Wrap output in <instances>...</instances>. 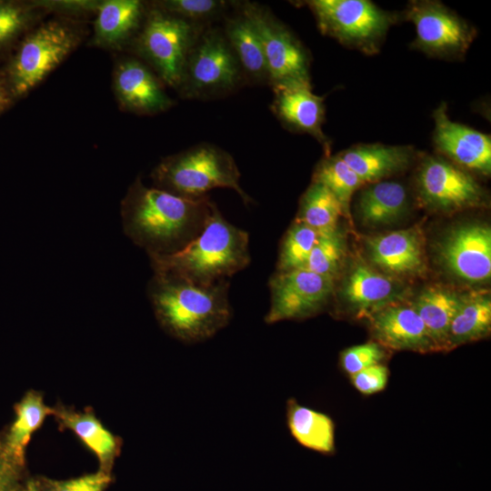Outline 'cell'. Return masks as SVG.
<instances>
[{"mask_svg":"<svg viewBox=\"0 0 491 491\" xmlns=\"http://www.w3.org/2000/svg\"><path fill=\"white\" fill-rule=\"evenodd\" d=\"M213 204L208 195L183 197L136 178L121 202L123 230L149 257L173 255L202 232Z\"/></svg>","mask_w":491,"mask_h":491,"instance_id":"cell-1","label":"cell"},{"mask_svg":"<svg viewBox=\"0 0 491 491\" xmlns=\"http://www.w3.org/2000/svg\"><path fill=\"white\" fill-rule=\"evenodd\" d=\"M229 280L210 286L189 282L175 275L154 271L147 295L160 325L185 343L213 337L232 318Z\"/></svg>","mask_w":491,"mask_h":491,"instance_id":"cell-2","label":"cell"},{"mask_svg":"<svg viewBox=\"0 0 491 491\" xmlns=\"http://www.w3.org/2000/svg\"><path fill=\"white\" fill-rule=\"evenodd\" d=\"M153 271L210 286L229 280L251 261L249 235L230 222L214 203L202 232L180 251L149 257Z\"/></svg>","mask_w":491,"mask_h":491,"instance_id":"cell-3","label":"cell"},{"mask_svg":"<svg viewBox=\"0 0 491 491\" xmlns=\"http://www.w3.org/2000/svg\"><path fill=\"white\" fill-rule=\"evenodd\" d=\"M151 176L155 187L179 196L199 198L221 187L235 190L246 205L252 202L240 185V172L232 155L211 144L201 143L165 157Z\"/></svg>","mask_w":491,"mask_h":491,"instance_id":"cell-4","label":"cell"},{"mask_svg":"<svg viewBox=\"0 0 491 491\" xmlns=\"http://www.w3.org/2000/svg\"><path fill=\"white\" fill-rule=\"evenodd\" d=\"M83 25L57 16L40 23L20 43L9 68L13 95L21 96L39 85L80 44Z\"/></svg>","mask_w":491,"mask_h":491,"instance_id":"cell-5","label":"cell"},{"mask_svg":"<svg viewBox=\"0 0 491 491\" xmlns=\"http://www.w3.org/2000/svg\"><path fill=\"white\" fill-rule=\"evenodd\" d=\"M320 32L366 55H376L398 16L367 0L306 2Z\"/></svg>","mask_w":491,"mask_h":491,"instance_id":"cell-6","label":"cell"},{"mask_svg":"<svg viewBox=\"0 0 491 491\" xmlns=\"http://www.w3.org/2000/svg\"><path fill=\"white\" fill-rule=\"evenodd\" d=\"M193 25L152 4L138 32L136 47L166 85L179 88L187 56L200 35Z\"/></svg>","mask_w":491,"mask_h":491,"instance_id":"cell-7","label":"cell"},{"mask_svg":"<svg viewBox=\"0 0 491 491\" xmlns=\"http://www.w3.org/2000/svg\"><path fill=\"white\" fill-rule=\"evenodd\" d=\"M242 69L225 34H200L187 56L179 89L187 97L215 95L233 90Z\"/></svg>","mask_w":491,"mask_h":491,"instance_id":"cell-8","label":"cell"},{"mask_svg":"<svg viewBox=\"0 0 491 491\" xmlns=\"http://www.w3.org/2000/svg\"><path fill=\"white\" fill-rule=\"evenodd\" d=\"M243 13L261 41L271 85H311L309 55L296 35L256 4H246Z\"/></svg>","mask_w":491,"mask_h":491,"instance_id":"cell-9","label":"cell"},{"mask_svg":"<svg viewBox=\"0 0 491 491\" xmlns=\"http://www.w3.org/2000/svg\"><path fill=\"white\" fill-rule=\"evenodd\" d=\"M416 186L422 205L434 212L455 213L483 206L487 201L485 190L470 174L436 155L423 157Z\"/></svg>","mask_w":491,"mask_h":491,"instance_id":"cell-10","label":"cell"},{"mask_svg":"<svg viewBox=\"0 0 491 491\" xmlns=\"http://www.w3.org/2000/svg\"><path fill=\"white\" fill-rule=\"evenodd\" d=\"M405 18L416 28L412 47L434 57L460 58L476 35L474 26L438 1H410Z\"/></svg>","mask_w":491,"mask_h":491,"instance_id":"cell-11","label":"cell"},{"mask_svg":"<svg viewBox=\"0 0 491 491\" xmlns=\"http://www.w3.org/2000/svg\"><path fill=\"white\" fill-rule=\"evenodd\" d=\"M270 307L267 325L299 320L320 313L335 294L336 280L306 268L276 272L268 281Z\"/></svg>","mask_w":491,"mask_h":491,"instance_id":"cell-12","label":"cell"},{"mask_svg":"<svg viewBox=\"0 0 491 491\" xmlns=\"http://www.w3.org/2000/svg\"><path fill=\"white\" fill-rule=\"evenodd\" d=\"M436 246L438 263L450 276L473 285L490 279L491 229L486 224L452 227Z\"/></svg>","mask_w":491,"mask_h":491,"instance_id":"cell-13","label":"cell"},{"mask_svg":"<svg viewBox=\"0 0 491 491\" xmlns=\"http://www.w3.org/2000/svg\"><path fill=\"white\" fill-rule=\"evenodd\" d=\"M400 281L357 260L339 286V299L356 317L367 318L386 306L406 302L410 289Z\"/></svg>","mask_w":491,"mask_h":491,"instance_id":"cell-14","label":"cell"},{"mask_svg":"<svg viewBox=\"0 0 491 491\" xmlns=\"http://www.w3.org/2000/svg\"><path fill=\"white\" fill-rule=\"evenodd\" d=\"M366 249L373 266L396 279L422 277L427 264L425 238L416 226L369 236Z\"/></svg>","mask_w":491,"mask_h":491,"instance_id":"cell-15","label":"cell"},{"mask_svg":"<svg viewBox=\"0 0 491 491\" xmlns=\"http://www.w3.org/2000/svg\"><path fill=\"white\" fill-rule=\"evenodd\" d=\"M433 141L436 150L456 165L485 175L491 173V137L452 121L446 103L434 111Z\"/></svg>","mask_w":491,"mask_h":491,"instance_id":"cell-16","label":"cell"},{"mask_svg":"<svg viewBox=\"0 0 491 491\" xmlns=\"http://www.w3.org/2000/svg\"><path fill=\"white\" fill-rule=\"evenodd\" d=\"M161 79L135 58L120 60L114 70L113 86L119 105L129 112L153 115L173 105Z\"/></svg>","mask_w":491,"mask_h":491,"instance_id":"cell-17","label":"cell"},{"mask_svg":"<svg viewBox=\"0 0 491 491\" xmlns=\"http://www.w3.org/2000/svg\"><path fill=\"white\" fill-rule=\"evenodd\" d=\"M366 319L375 341L385 348L418 353L438 351L411 305L394 304L376 311Z\"/></svg>","mask_w":491,"mask_h":491,"instance_id":"cell-18","label":"cell"},{"mask_svg":"<svg viewBox=\"0 0 491 491\" xmlns=\"http://www.w3.org/2000/svg\"><path fill=\"white\" fill-rule=\"evenodd\" d=\"M273 91L271 108L274 115L290 130L314 136L328 155L330 142L322 130L325 120L323 98L312 92L311 85L275 86Z\"/></svg>","mask_w":491,"mask_h":491,"instance_id":"cell-19","label":"cell"},{"mask_svg":"<svg viewBox=\"0 0 491 491\" xmlns=\"http://www.w3.org/2000/svg\"><path fill=\"white\" fill-rule=\"evenodd\" d=\"M338 155L366 185L406 171L416 158V150L409 145L360 144Z\"/></svg>","mask_w":491,"mask_h":491,"instance_id":"cell-20","label":"cell"},{"mask_svg":"<svg viewBox=\"0 0 491 491\" xmlns=\"http://www.w3.org/2000/svg\"><path fill=\"white\" fill-rule=\"evenodd\" d=\"M145 13V4L138 0L100 1L91 45L105 49H120L139 32Z\"/></svg>","mask_w":491,"mask_h":491,"instance_id":"cell-21","label":"cell"},{"mask_svg":"<svg viewBox=\"0 0 491 491\" xmlns=\"http://www.w3.org/2000/svg\"><path fill=\"white\" fill-rule=\"evenodd\" d=\"M357 207L363 225L371 227L391 225L407 213L408 192L398 182L372 183L362 190Z\"/></svg>","mask_w":491,"mask_h":491,"instance_id":"cell-22","label":"cell"},{"mask_svg":"<svg viewBox=\"0 0 491 491\" xmlns=\"http://www.w3.org/2000/svg\"><path fill=\"white\" fill-rule=\"evenodd\" d=\"M491 328V298L487 290L461 295L460 306L451 322L446 350L486 337Z\"/></svg>","mask_w":491,"mask_h":491,"instance_id":"cell-23","label":"cell"},{"mask_svg":"<svg viewBox=\"0 0 491 491\" xmlns=\"http://www.w3.org/2000/svg\"><path fill=\"white\" fill-rule=\"evenodd\" d=\"M461 295L444 286H431L422 290L410 304L438 350H446L450 325L460 306Z\"/></svg>","mask_w":491,"mask_h":491,"instance_id":"cell-24","label":"cell"},{"mask_svg":"<svg viewBox=\"0 0 491 491\" xmlns=\"http://www.w3.org/2000/svg\"><path fill=\"white\" fill-rule=\"evenodd\" d=\"M286 423L292 436L301 446L324 455L335 452V424L327 415L302 406L291 397L286 402Z\"/></svg>","mask_w":491,"mask_h":491,"instance_id":"cell-25","label":"cell"},{"mask_svg":"<svg viewBox=\"0 0 491 491\" xmlns=\"http://www.w3.org/2000/svg\"><path fill=\"white\" fill-rule=\"evenodd\" d=\"M224 34L242 71L254 81H268L262 44L246 15L242 12L241 15L229 19Z\"/></svg>","mask_w":491,"mask_h":491,"instance_id":"cell-26","label":"cell"},{"mask_svg":"<svg viewBox=\"0 0 491 491\" xmlns=\"http://www.w3.org/2000/svg\"><path fill=\"white\" fill-rule=\"evenodd\" d=\"M54 413L35 392L27 393L15 407V418L4 441L5 450L25 463V450L33 433Z\"/></svg>","mask_w":491,"mask_h":491,"instance_id":"cell-27","label":"cell"},{"mask_svg":"<svg viewBox=\"0 0 491 491\" xmlns=\"http://www.w3.org/2000/svg\"><path fill=\"white\" fill-rule=\"evenodd\" d=\"M342 215V206L334 194L323 184L312 181L300 199L295 221L324 234L335 231Z\"/></svg>","mask_w":491,"mask_h":491,"instance_id":"cell-28","label":"cell"},{"mask_svg":"<svg viewBox=\"0 0 491 491\" xmlns=\"http://www.w3.org/2000/svg\"><path fill=\"white\" fill-rule=\"evenodd\" d=\"M65 426L70 428L97 456L101 470L108 473L116 453L113 435L91 414L56 412Z\"/></svg>","mask_w":491,"mask_h":491,"instance_id":"cell-29","label":"cell"},{"mask_svg":"<svg viewBox=\"0 0 491 491\" xmlns=\"http://www.w3.org/2000/svg\"><path fill=\"white\" fill-rule=\"evenodd\" d=\"M312 181L323 184L334 194L345 216L349 215V205L354 193L365 185L338 154L326 155L318 163Z\"/></svg>","mask_w":491,"mask_h":491,"instance_id":"cell-30","label":"cell"},{"mask_svg":"<svg viewBox=\"0 0 491 491\" xmlns=\"http://www.w3.org/2000/svg\"><path fill=\"white\" fill-rule=\"evenodd\" d=\"M318 233L301 222L294 221L280 244L276 272L306 268Z\"/></svg>","mask_w":491,"mask_h":491,"instance_id":"cell-31","label":"cell"},{"mask_svg":"<svg viewBox=\"0 0 491 491\" xmlns=\"http://www.w3.org/2000/svg\"><path fill=\"white\" fill-rule=\"evenodd\" d=\"M346 256V239L339 226L332 232L318 234L306 268L335 280L340 275Z\"/></svg>","mask_w":491,"mask_h":491,"instance_id":"cell-32","label":"cell"},{"mask_svg":"<svg viewBox=\"0 0 491 491\" xmlns=\"http://www.w3.org/2000/svg\"><path fill=\"white\" fill-rule=\"evenodd\" d=\"M44 14L34 2L0 1V49L13 43Z\"/></svg>","mask_w":491,"mask_h":491,"instance_id":"cell-33","label":"cell"},{"mask_svg":"<svg viewBox=\"0 0 491 491\" xmlns=\"http://www.w3.org/2000/svg\"><path fill=\"white\" fill-rule=\"evenodd\" d=\"M159 9L193 25L209 20L224 10L225 2L218 0H166L153 4Z\"/></svg>","mask_w":491,"mask_h":491,"instance_id":"cell-34","label":"cell"},{"mask_svg":"<svg viewBox=\"0 0 491 491\" xmlns=\"http://www.w3.org/2000/svg\"><path fill=\"white\" fill-rule=\"evenodd\" d=\"M386 357L385 347L376 341L354 346L340 355V365L346 375H353L372 366L382 364Z\"/></svg>","mask_w":491,"mask_h":491,"instance_id":"cell-35","label":"cell"},{"mask_svg":"<svg viewBox=\"0 0 491 491\" xmlns=\"http://www.w3.org/2000/svg\"><path fill=\"white\" fill-rule=\"evenodd\" d=\"M47 491H105L111 482L109 473L102 470L67 480H42Z\"/></svg>","mask_w":491,"mask_h":491,"instance_id":"cell-36","label":"cell"},{"mask_svg":"<svg viewBox=\"0 0 491 491\" xmlns=\"http://www.w3.org/2000/svg\"><path fill=\"white\" fill-rule=\"evenodd\" d=\"M34 3L45 13L54 12L60 16L69 17L83 16L95 13L100 1L95 0H39Z\"/></svg>","mask_w":491,"mask_h":491,"instance_id":"cell-37","label":"cell"},{"mask_svg":"<svg viewBox=\"0 0 491 491\" xmlns=\"http://www.w3.org/2000/svg\"><path fill=\"white\" fill-rule=\"evenodd\" d=\"M388 375L387 366L384 364H377L353 375L350 378L357 391L368 396L385 389Z\"/></svg>","mask_w":491,"mask_h":491,"instance_id":"cell-38","label":"cell"},{"mask_svg":"<svg viewBox=\"0 0 491 491\" xmlns=\"http://www.w3.org/2000/svg\"><path fill=\"white\" fill-rule=\"evenodd\" d=\"M25 463L11 456L0 443V491H20Z\"/></svg>","mask_w":491,"mask_h":491,"instance_id":"cell-39","label":"cell"},{"mask_svg":"<svg viewBox=\"0 0 491 491\" xmlns=\"http://www.w3.org/2000/svg\"><path fill=\"white\" fill-rule=\"evenodd\" d=\"M20 491H47L40 480L30 479Z\"/></svg>","mask_w":491,"mask_h":491,"instance_id":"cell-40","label":"cell"},{"mask_svg":"<svg viewBox=\"0 0 491 491\" xmlns=\"http://www.w3.org/2000/svg\"><path fill=\"white\" fill-rule=\"evenodd\" d=\"M7 102V94L5 88L0 80V109H2Z\"/></svg>","mask_w":491,"mask_h":491,"instance_id":"cell-41","label":"cell"}]
</instances>
